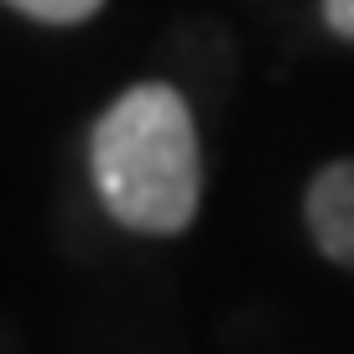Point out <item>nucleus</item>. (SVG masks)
<instances>
[{
	"mask_svg": "<svg viewBox=\"0 0 354 354\" xmlns=\"http://www.w3.org/2000/svg\"><path fill=\"white\" fill-rule=\"evenodd\" d=\"M94 188L110 219L141 234H177L198 214L203 162L193 110L172 84H136L94 125Z\"/></svg>",
	"mask_w": 354,
	"mask_h": 354,
	"instance_id": "f257e3e1",
	"label": "nucleus"
},
{
	"mask_svg": "<svg viewBox=\"0 0 354 354\" xmlns=\"http://www.w3.org/2000/svg\"><path fill=\"white\" fill-rule=\"evenodd\" d=\"M308 230L328 261L354 271V156L328 162L308 188Z\"/></svg>",
	"mask_w": 354,
	"mask_h": 354,
	"instance_id": "f03ea898",
	"label": "nucleus"
},
{
	"mask_svg": "<svg viewBox=\"0 0 354 354\" xmlns=\"http://www.w3.org/2000/svg\"><path fill=\"white\" fill-rule=\"evenodd\" d=\"M16 11L37 16V21H53V26H73V21H88V16L100 11L104 0H6Z\"/></svg>",
	"mask_w": 354,
	"mask_h": 354,
	"instance_id": "7ed1b4c3",
	"label": "nucleus"
},
{
	"mask_svg": "<svg viewBox=\"0 0 354 354\" xmlns=\"http://www.w3.org/2000/svg\"><path fill=\"white\" fill-rule=\"evenodd\" d=\"M323 21H328L333 37L354 42V0H323Z\"/></svg>",
	"mask_w": 354,
	"mask_h": 354,
	"instance_id": "20e7f679",
	"label": "nucleus"
}]
</instances>
